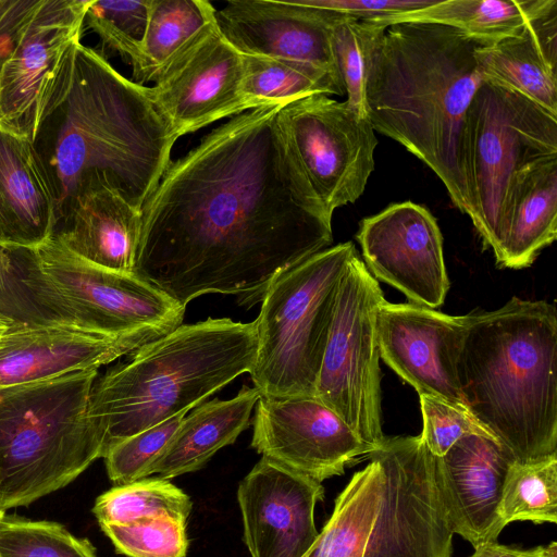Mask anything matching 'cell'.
I'll return each mask as SVG.
<instances>
[{
  "mask_svg": "<svg viewBox=\"0 0 557 557\" xmlns=\"http://www.w3.org/2000/svg\"><path fill=\"white\" fill-rule=\"evenodd\" d=\"M282 107L207 134L170 162L141 209L134 273L185 308L226 294L250 309L284 271L331 247L332 216L287 146Z\"/></svg>",
  "mask_w": 557,
  "mask_h": 557,
  "instance_id": "cell-1",
  "label": "cell"
},
{
  "mask_svg": "<svg viewBox=\"0 0 557 557\" xmlns=\"http://www.w3.org/2000/svg\"><path fill=\"white\" fill-rule=\"evenodd\" d=\"M176 139L150 87L124 77L81 44L34 141L59 221L71 199L102 185L141 211L171 162Z\"/></svg>",
  "mask_w": 557,
  "mask_h": 557,
  "instance_id": "cell-2",
  "label": "cell"
},
{
  "mask_svg": "<svg viewBox=\"0 0 557 557\" xmlns=\"http://www.w3.org/2000/svg\"><path fill=\"white\" fill-rule=\"evenodd\" d=\"M481 46L442 24L388 25L374 47L366 88L373 129L426 164L467 215L460 141L466 112L484 82Z\"/></svg>",
  "mask_w": 557,
  "mask_h": 557,
  "instance_id": "cell-3",
  "label": "cell"
},
{
  "mask_svg": "<svg viewBox=\"0 0 557 557\" xmlns=\"http://www.w3.org/2000/svg\"><path fill=\"white\" fill-rule=\"evenodd\" d=\"M458 381L471 416L512 461L557 454V313L512 297L467 315Z\"/></svg>",
  "mask_w": 557,
  "mask_h": 557,
  "instance_id": "cell-4",
  "label": "cell"
},
{
  "mask_svg": "<svg viewBox=\"0 0 557 557\" xmlns=\"http://www.w3.org/2000/svg\"><path fill=\"white\" fill-rule=\"evenodd\" d=\"M255 322L208 318L181 324L97 376L89 411L103 456L117 443L191 408L253 366Z\"/></svg>",
  "mask_w": 557,
  "mask_h": 557,
  "instance_id": "cell-5",
  "label": "cell"
},
{
  "mask_svg": "<svg viewBox=\"0 0 557 557\" xmlns=\"http://www.w3.org/2000/svg\"><path fill=\"white\" fill-rule=\"evenodd\" d=\"M98 369L0 387V510L27 506L73 482L103 456L91 418Z\"/></svg>",
  "mask_w": 557,
  "mask_h": 557,
  "instance_id": "cell-6",
  "label": "cell"
},
{
  "mask_svg": "<svg viewBox=\"0 0 557 557\" xmlns=\"http://www.w3.org/2000/svg\"><path fill=\"white\" fill-rule=\"evenodd\" d=\"M357 249H323L284 271L268 288L253 321L257 352L249 371L263 397H315L341 281Z\"/></svg>",
  "mask_w": 557,
  "mask_h": 557,
  "instance_id": "cell-7",
  "label": "cell"
},
{
  "mask_svg": "<svg viewBox=\"0 0 557 557\" xmlns=\"http://www.w3.org/2000/svg\"><path fill=\"white\" fill-rule=\"evenodd\" d=\"M557 154V115L527 97L484 81L462 126L460 161L469 218L483 245L497 247L504 211L519 171Z\"/></svg>",
  "mask_w": 557,
  "mask_h": 557,
  "instance_id": "cell-8",
  "label": "cell"
},
{
  "mask_svg": "<svg viewBox=\"0 0 557 557\" xmlns=\"http://www.w3.org/2000/svg\"><path fill=\"white\" fill-rule=\"evenodd\" d=\"M22 251L21 284L50 318L109 336L182 324L186 308L163 292L135 273L84 260L54 236Z\"/></svg>",
  "mask_w": 557,
  "mask_h": 557,
  "instance_id": "cell-9",
  "label": "cell"
},
{
  "mask_svg": "<svg viewBox=\"0 0 557 557\" xmlns=\"http://www.w3.org/2000/svg\"><path fill=\"white\" fill-rule=\"evenodd\" d=\"M385 301L358 251L341 281L317 382L315 398L333 410L371 450L382 430L377 314Z\"/></svg>",
  "mask_w": 557,
  "mask_h": 557,
  "instance_id": "cell-10",
  "label": "cell"
},
{
  "mask_svg": "<svg viewBox=\"0 0 557 557\" xmlns=\"http://www.w3.org/2000/svg\"><path fill=\"white\" fill-rule=\"evenodd\" d=\"M364 458L382 469V497L364 557H451L453 531L435 456L420 435L384 437Z\"/></svg>",
  "mask_w": 557,
  "mask_h": 557,
  "instance_id": "cell-11",
  "label": "cell"
},
{
  "mask_svg": "<svg viewBox=\"0 0 557 557\" xmlns=\"http://www.w3.org/2000/svg\"><path fill=\"white\" fill-rule=\"evenodd\" d=\"M278 120L300 172L327 214L363 194L377 145L369 117L345 101L312 95L283 106Z\"/></svg>",
  "mask_w": 557,
  "mask_h": 557,
  "instance_id": "cell-12",
  "label": "cell"
},
{
  "mask_svg": "<svg viewBox=\"0 0 557 557\" xmlns=\"http://www.w3.org/2000/svg\"><path fill=\"white\" fill-rule=\"evenodd\" d=\"M91 0H40L0 70V129L34 143L71 71Z\"/></svg>",
  "mask_w": 557,
  "mask_h": 557,
  "instance_id": "cell-13",
  "label": "cell"
},
{
  "mask_svg": "<svg viewBox=\"0 0 557 557\" xmlns=\"http://www.w3.org/2000/svg\"><path fill=\"white\" fill-rule=\"evenodd\" d=\"M243 54L221 34L214 16L164 63L150 91L181 137L252 110L243 92Z\"/></svg>",
  "mask_w": 557,
  "mask_h": 557,
  "instance_id": "cell-14",
  "label": "cell"
},
{
  "mask_svg": "<svg viewBox=\"0 0 557 557\" xmlns=\"http://www.w3.org/2000/svg\"><path fill=\"white\" fill-rule=\"evenodd\" d=\"M252 426L251 446L263 458L321 483L371 450L315 397L260 396Z\"/></svg>",
  "mask_w": 557,
  "mask_h": 557,
  "instance_id": "cell-15",
  "label": "cell"
},
{
  "mask_svg": "<svg viewBox=\"0 0 557 557\" xmlns=\"http://www.w3.org/2000/svg\"><path fill=\"white\" fill-rule=\"evenodd\" d=\"M363 263L412 304L438 308L449 289L443 237L435 218L411 201L364 218L356 235Z\"/></svg>",
  "mask_w": 557,
  "mask_h": 557,
  "instance_id": "cell-16",
  "label": "cell"
},
{
  "mask_svg": "<svg viewBox=\"0 0 557 557\" xmlns=\"http://www.w3.org/2000/svg\"><path fill=\"white\" fill-rule=\"evenodd\" d=\"M376 330L381 358L419 396H432L469 411L457 374L467 315L385 300Z\"/></svg>",
  "mask_w": 557,
  "mask_h": 557,
  "instance_id": "cell-17",
  "label": "cell"
},
{
  "mask_svg": "<svg viewBox=\"0 0 557 557\" xmlns=\"http://www.w3.org/2000/svg\"><path fill=\"white\" fill-rule=\"evenodd\" d=\"M321 482L261 458L242 480L237 499L251 557H307L319 532Z\"/></svg>",
  "mask_w": 557,
  "mask_h": 557,
  "instance_id": "cell-18",
  "label": "cell"
},
{
  "mask_svg": "<svg viewBox=\"0 0 557 557\" xmlns=\"http://www.w3.org/2000/svg\"><path fill=\"white\" fill-rule=\"evenodd\" d=\"M166 333L148 329L109 336L53 318L15 321L0 336V387L98 369Z\"/></svg>",
  "mask_w": 557,
  "mask_h": 557,
  "instance_id": "cell-19",
  "label": "cell"
},
{
  "mask_svg": "<svg viewBox=\"0 0 557 557\" xmlns=\"http://www.w3.org/2000/svg\"><path fill=\"white\" fill-rule=\"evenodd\" d=\"M336 15L295 0H231L215 11V22L242 54L310 63L342 82L332 46Z\"/></svg>",
  "mask_w": 557,
  "mask_h": 557,
  "instance_id": "cell-20",
  "label": "cell"
},
{
  "mask_svg": "<svg viewBox=\"0 0 557 557\" xmlns=\"http://www.w3.org/2000/svg\"><path fill=\"white\" fill-rule=\"evenodd\" d=\"M512 460L493 438L467 435L435 457L436 481L453 533L473 547L504 529L498 505Z\"/></svg>",
  "mask_w": 557,
  "mask_h": 557,
  "instance_id": "cell-21",
  "label": "cell"
},
{
  "mask_svg": "<svg viewBox=\"0 0 557 557\" xmlns=\"http://www.w3.org/2000/svg\"><path fill=\"white\" fill-rule=\"evenodd\" d=\"M58 225L57 200L34 143L0 129V248H36Z\"/></svg>",
  "mask_w": 557,
  "mask_h": 557,
  "instance_id": "cell-22",
  "label": "cell"
},
{
  "mask_svg": "<svg viewBox=\"0 0 557 557\" xmlns=\"http://www.w3.org/2000/svg\"><path fill=\"white\" fill-rule=\"evenodd\" d=\"M140 230L141 211L117 190L102 185L69 201L54 237L88 262L134 273Z\"/></svg>",
  "mask_w": 557,
  "mask_h": 557,
  "instance_id": "cell-23",
  "label": "cell"
},
{
  "mask_svg": "<svg viewBox=\"0 0 557 557\" xmlns=\"http://www.w3.org/2000/svg\"><path fill=\"white\" fill-rule=\"evenodd\" d=\"M484 81L516 91L557 115V3L516 36L481 46Z\"/></svg>",
  "mask_w": 557,
  "mask_h": 557,
  "instance_id": "cell-24",
  "label": "cell"
},
{
  "mask_svg": "<svg viewBox=\"0 0 557 557\" xmlns=\"http://www.w3.org/2000/svg\"><path fill=\"white\" fill-rule=\"evenodd\" d=\"M557 237V154L518 172L510 188L494 256L499 268L530 267Z\"/></svg>",
  "mask_w": 557,
  "mask_h": 557,
  "instance_id": "cell-25",
  "label": "cell"
},
{
  "mask_svg": "<svg viewBox=\"0 0 557 557\" xmlns=\"http://www.w3.org/2000/svg\"><path fill=\"white\" fill-rule=\"evenodd\" d=\"M259 397L255 387L243 386L231 399L215 398L195 407L146 469L143 479L157 474L170 480L202 468L218 450L233 444L248 428Z\"/></svg>",
  "mask_w": 557,
  "mask_h": 557,
  "instance_id": "cell-26",
  "label": "cell"
},
{
  "mask_svg": "<svg viewBox=\"0 0 557 557\" xmlns=\"http://www.w3.org/2000/svg\"><path fill=\"white\" fill-rule=\"evenodd\" d=\"M555 3L557 0H438L421 10L368 22L383 27L401 22L436 23L487 46L518 35Z\"/></svg>",
  "mask_w": 557,
  "mask_h": 557,
  "instance_id": "cell-27",
  "label": "cell"
},
{
  "mask_svg": "<svg viewBox=\"0 0 557 557\" xmlns=\"http://www.w3.org/2000/svg\"><path fill=\"white\" fill-rule=\"evenodd\" d=\"M382 497V469L377 461L355 472L338 494L333 512L307 557H356L366 547Z\"/></svg>",
  "mask_w": 557,
  "mask_h": 557,
  "instance_id": "cell-28",
  "label": "cell"
},
{
  "mask_svg": "<svg viewBox=\"0 0 557 557\" xmlns=\"http://www.w3.org/2000/svg\"><path fill=\"white\" fill-rule=\"evenodd\" d=\"M243 92L252 109L287 104L312 95L345 94L332 73L310 63L243 54Z\"/></svg>",
  "mask_w": 557,
  "mask_h": 557,
  "instance_id": "cell-29",
  "label": "cell"
},
{
  "mask_svg": "<svg viewBox=\"0 0 557 557\" xmlns=\"http://www.w3.org/2000/svg\"><path fill=\"white\" fill-rule=\"evenodd\" d=\"M216 9L207 0H148V23L133 81L153 82L164 63L205 24Z\"/></svg>",
  "mask_w": 557,
  "mask_h": 557,
  "instance_id": "cell-30",
  "label": "cell"
},
{
  "mask_svg": "<svg viewBox=\"0 0 557 557\" xmlns=\"http://www.w3.org/2000/svg\"><path fill=\"white\" fill-rule=\"evenodd\" d=\"M498 517L503 528L513 521L557 523V454L509 465Z\"/></svg>",
  "mask_w": 557,
  "mask_h": 557,
  "instance_id": "cell-31",
  "label": "cell"
},
{
  "mask_svg": "<svg viewBox=\"0 0 557 557\" xmlns=\"http://www.w3.org/2000/svg\"><path fill=\"white\" fill-rule=\"evenodd\" d=\"M99 524H126L166 516L183 523L191 511L189 496L170 480L144 478L101 494L92 508Z\"/></svg>",
  "mask_w": 557,
  "mask_h": 557,
  "instance_id": "cell-32",
  "label": "cell"
},
{
  "mask_svg": "<svg viewBox=\"0 0 557 557\" xmlns=\"http://www.w3.org/2000/svg\"><path fill=\"white\" fill-rule=\"evenodd\" d=\"M384 28L342 14H337L332 23V46L347 95L345 102L361 117H369L366 99L368 70Z\"/></svg>",
  "mask_w": 557,
  "mask_h": 557,
  "instance_id": "cell-33",
  "label": "cell"
},
{
  "mask_svg": "<svg viewBox=\"0 0 557 557\" xmlns=\"http://www.w3.org/2000/svg\"><path fill=\"white\" fill-rule=\"evenodd\" d=\"M0 557H97L88 540L46 520L0 519Z\"/></svg>",
  "mask_w": 557,
  "mask_h": 557,
  "instance_id": "cell-34",
  "label": "cell"
},
{
  "mask_svg": "<svg viewBox=\"0 0 557 557\" xmlns=\"http://www.w3.org/2000/svg\"><path fill=\"white\" fill-rule=\"evenodd\" d=\"M148 23V0H91L85 24L102 45L138 67Z\"/></svg>",
  "mask_w": 557,
  "mask_h": 557,
  "instance_id": "cell-35",
  "label": "cell"
},
{
  "mask_svg": "<svg viewBox=\"0 0 557 557\" xmlns=\"http://www.w3.org/2000/svg\"><path fill=\"white\" fill-rule=\"evenodd\" d=\"M116 552L129 557H185L186 523L161 516L126 524H102Z\"/></svg>",
  "mask_w": 557,
  "mask_h": 557,
  "instance_id": "cell-36",
  "label": "cell"
},
{
  "mask_svg": "<svg viewBox=\"0 0 557 557\" xmlns=\"http://www.w3.org/2000/svg\"><path fill=\"white\" fill-rule=\"evenodd\" d=\"M187 413H177L111 447L103 457L109 479L116 485L143 479L146 469L165 448Z\"/></svg>",
  "mask_w": 557,
  "mask_h": 557,
  "instance_id": "cell-37",
  "label": "cell"
},
{
  "mask_svg": "<svg viewBox=\"0 0 557 557\" xmlns=\"http://www.w3.org/2000/svg\"><path fill=\"white\" fill-rule=\"evenodd\" d=\"M419 397L423 420L420 437L433 456H444L458 440L467 435L495 440L469 411L432 396Z\"/></svg>",
  "mask_w": 557,
  "mask_h": 557,
  "instance_id": "cell-38",
  "label": "cell"
},
{
  "mask_svg": "<svg viewBox=\"0 0 557 557\" xmlns=\"http://www.w3.org/2000/svg\"><path fill=\"white\" fill-rule=\"evenodd\" d=\"M298 4L334 12L359 21L421 10L438 0H295Z\"/></svg>",
  "mask_w": 557,
  "mask_h": 557,
  "instance_id": "cell-39",
  "label": "cell"
},
{
  "mask_svg": "<svg viewBox=\"0 0 557 557\" xmlns=\"http://www.w3.org/2000/svg\"><path fill=\"white\" fill-rule=\"evenodd\" d=\"M40 0H14L0 16V70L25 24L33 16Z\"/></svg>",
  "mask_w": 557,
  "mask_h": 557,
  "instance_id": "cell-40",
  "label": "cell"
},
{
  "mask_svg": "<svg viewBox=\"0 0 557 557\" xmlns=\"http://www.w3.org/2000/svg\"><path fill=\"white\" fill-rule=\"evenodd\" d=\"M542 547L521 549L499 544L497 541H488L474 547V553L470 557H536Z\"/></svg>",
  "mask_w": 557,
  "mask_h": 557,
  "instance_id": "cell-41",
  "label": "cell"
},
{
  "mask_svg": "<svg viewBox=\"0 0 557 557\" xmlns=\"http://www.w3.org/2000/svg\"><path fill=\"white\" fill-rule=\"evenodd\" d=\"M15 322L14 319L7 315L0 310V336H2Z\"/></svg>",
  "mask_w": 557,
  "mask_h": 557,
  "instance_id": "cell-42",
  "label": "cell"
},
{
  "mask_svg": "<svg viewBox=\"0 0 557 557\" xmlns=\"http://www.w3.org/2000/svg\"><path fill=\"white\" fill-rule=\"evenodd\" d=\"M536 557H557V543L553 541L547 546H543Z\"/></svg>",
  "mask_w": 557,
  "mask_h": 557,
  "instance_id": "cell-43",
  "label": "cell"
},
{
  "mask_svg": "<svg viewBox=\"0 0 557 557\" xmlns=\"http://www.w3.org/2000/svg\"><path fill=\"white\" fill-rule=\"evenodd\" d=\"M9 269H10L9 255L5 252V250L0 248V274L8 272Z\"/></svg>",
  "mask_w": 557,
  "mask_h": 557,
  "instance_id": "cell-44",
  "label": "cell"
},
{
  "mask_svg": "<svg viewBox=\"0 0 557 557\" xmlns=\"http://www.w3.org/2000/svg\"><path fill=\"white\" fill-rule=\"evenodd\" d=\"M14 0H0V16L8 11Z\"/></svg>",
  "mask_w": 557,
  "mask_h": 557,
  "instance_id": "cell-45",
  "label": "cell"
},
{
  "mask_svg": "<svg viewBox=\"0 0 557 557\" xmlns=\"http://www.w3.org/2000/svg\"><path fill=\"white\" fill-rule=\"evenodd\" d=\"M4 512L0 510V519L2 518Z\"/></svg>",
  "mask_w": 557,
  "mask_h": 557,
  "instance_id": "cell-46",
  "label": "cell"
},
{
  "mask_svg": "<svg viewBox=\"0 0 557 557\" xmlns=\"http://www.w3.org/2000/svg\"><path fill=\"white\" fill-rule=\"evenodd\" d=\"M356 557H364V554H362V555H358V556H356Z\"/></svg>",
  "mask_w": 557,
  "mask_h": 557,
  "instance_id": "cell-47",
  "label": "cell"
}]
</instances>
